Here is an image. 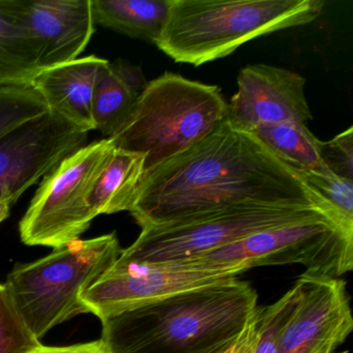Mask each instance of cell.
I'll return each instance as SVG.
<instances>
[{"instance_id":"cell-22","label":"cell","mask_w":353,"mask_h":353,"mask_svg":"<svg viewBox=\"0 0 353 353\" xmlns=\"http://www.w3.org/2000/svg\"><path fill=\"white\" fill-rule=\"evenodd\" d=\"M47 111L44 100L28 84L0 85V137Z\"/></svg>"},{"instance_id":"cell-17","label":"cell","mask_w":353,"mask_h":353,"mask_svg":"<svg viewBox=\"0 0 353 353\" xmlns=\"http://www.w3.org/2000/svg\"><path fill=\"white\" fill-rule=\"evenodd\" d=\"M92 9L96 26L156 44L169 0H92Z\"/></svg>"},{"instance_id":"cell-19","label":"cell","mask_w":353,"mask_h":353,"mask_svg":"<svg viewBox=\"0 0 353 353\" xmlns=\"http://www.w3.org/2000/svg\"><path fill=\"white\" fill-rule=\"evenodd\" d=\"M40 71L32 42L0 0V85H30Z\"/></svg>"},{"instance_id":"cell-27","label":"cell","mask_w":353,"mask_h":353,"mask_svg":"<svg viewBox=\"0 0 353 353\" xmlns=\"http://www.w3.org/2000/svg\"><path fill=\"white\" fill-rule=\"evenodd\" d=\"M11 205L6 202H0V224L10 216Z\"/></svg>"},{"instance_id":"cell-20","label":"cell","mask_w":353,"mask_h":353,"mask_svg":"<svg viewBox=\"0 0 353 353\" xmlns=\"http://www.w3.org/2000/svg\"><path fill=\"white\" fill-rule=\"evenodd\" d=\"M303 185L334 214L344 228L353 231V181L321 170L293 169Z\"/></svg>"},{"instance_id":"cell-7","label":"cell","mask_w":353,"mask_h":353,"mask_svg":"<svg viewBox=\"0 0 353 353\" xmlns=\"http://www.w3.org/2000/svg\"><path fill=\"white\" fill-rule=\"evenodd\" d=\"M187 262L212 266L301 264L305 274L340 278L353 268V231L326 214L258 231Z\"/></svg>"},{"instance_id":"cell-25","label":"cell","mask_w":353,"mask_h":353,"mask_svg":"<svg viewBox=\"0 0 353 353\" xmlns=\"http://www.w3.org/2000/svg\"><path fill=\"white\" fill-rule=\"evenodd\" d=\"M28 353H111L102 340L80 343L69 346H44L40 344Z\"/></svg>"},{"instance_id":"cell-16","label":"cell","mask_w":353,"mask_h":353,"mask_svg":"<svg viewBox=\"0 0 353 353\" xmlns=\"http://www.w3.org/2000/svg\"><path fill=\"white\" fill-rule=\"evenodd\" d=\"M144 165V154L115 148L90 195V205L97 216L131 212L145 174Z\"/></svg>"},{"instance_id":"cell-2","label":"cell","mask_w":353,"mask_h":353,"mask_svg":"<svg viewBox=\"0 0 353 353\" xmlns=\"http://www.w3.org/2000/svg\"><path fill=\"white\" fill-rule=\"evenodd\" d=\"M257 301L249 283L229 279L107 318L101 340L111 353H225Z\"/></svg>"},{"instance_id":"cell-6","label":"cell","mask_w":353,"mask_h":353,"mask_svg":"<svg viewBox=\"0 0 353 353\" xmlns=\"http://www.w3.org/2000/svg\"><path fill=\"white\" fill-rule=\"evenodd\" d=\"M320 214H326L334 221L319 208L260 204L230 206L142 228L137 239L127 249L121 250L117 261L123 264L187 261L258 231Z\"/></svg>"},{"instance_id":"cell-24","label":"cell","mask_w":353,"mask_h":353,"mask_svg":"<svg viewBox=\"0 0 353 353\" xmlns=\"http://www.w3.org/2000/svg\"><path fill=\"white\" fill-rule=\"evenodd\" d=\"M322 164L334 174L353 181V128L327 142H320Z\"/></svg>"},{"instance_id":"cell-9","label":"cell","mask_w":353,"mask_h":353,"mask_svg":"<svg viewBox=\"0 0 353 353\" xmlns=\"http://www.w3.org/2000/svg\"><path fill=\"white\" fill-rule=\"evenodd\" d=\"M245 266L202 265L193 262L115 263L81 295V301L104 321L129 310L183 291L237 278Z\"/></svg>"},{"instance_id":"cell-21","label":"cell","mask_w":353,"mask_h":353,"mask_svg":"<svg viewBox=\"0 0 353 353\" xmlns=\"http://www.w3.org/2000/svg\"><path fill=\"white\" fill-rule=\"evenodd\" d=\"M299 295L301 283L297 280L292 288L276 303L259 307L253 353H279L281 336L299 301Z\"/></svg>"},{"instance_id":"cell-13","label":"cell","mask_w":353,"mask_h":353,"mask_svg":"<svg viewBox=\"0 0 353 353\" xmlns=\"http://www.w3.org/2000/svg\"><path fill=\"white\" fill-rule=\"evenodd\" d=\"M299 74L268 65H247L237 78V92L228 103L227 121L251 133L261 125L305 123L313 119Z\"/></svg>"},{"instance_id":"cell-10","label":"cell","mask_w":353,"mask_h":353,"mask_svg":"<svg viewBox=\"0 0 353 353\" xmlns=\"http://www.w3.org/2000/svg\"><path fill=\"white\" fill-rule=\"evenodd\" d=\"M88 132L51 111L0 137V202L13 205L41 179L86 145Z\"/></svg>"},{"instance_id":"cell-3","label":"cell","mask_w":353,"mask_h":353,"mask_svg":"<svg viewBox=\"0 0 353 353\" xmlns=\"http://www.w3.org/2000/svg\"><path fill=\"white\" fill-rule=\"evenodd\" d=\"M324 5L323 0H169L156 46L176 63L199 67L258 37L311 23Z\"/></svg>"},{"instance_id":"cell-26","label":"cell","mask_w":353,"mask_h":353,"mask_svg":"<svg viewBox=\"0 0 353 353\" xmlns=\"http://www.w3.org/2000/svg\"><path fill=\"white\" fill-rule=\"evenodd\" d=\"M258 312H259V307H258L257 311H256L255 315L252 318L251 321L245 326L243 334L225 353H253L256 340Z\"/></svg>"},{"instance_id":"cell-5","label":"cell","mask_w":353,"mask_h":353,"mask_svg":"<svg viewBox=\"0 0 353 353\" xmlns=\"http://www.w3.org/2000/svg\"><path fill=\"white\" fill-rule=\"evenodd\" d=\"M117 233L76 239L46 257L17 264L6 288L16 311L40 341L49 330L80 314L90 313L81 295L119 259Z\"/></svg>"},{"instance_id":"cell-1","label":"cell","mask_w":353,"mask_h":353,"mask_svg":"<svg viewBox=\"0 0 353 353\" xmlns=\"http://www.w3.org/2000/svg\"><path fill=\"white\" fill-rule=\"evenodd\" d=\"M243 204L319 208L334 214L253 134L226 121L146 173L132 216L142 228ZM342 227V226H341Z\"/></svg>"},{"instance_id":"cell-14","label":"cell","mask_w":353,"mask_h":353,"mask_svg":"<svg viewBox=\"0 0 353 353\" xmlns=\"http://www.w3.org/2000/svg\"><path fill=\"white\" fill-rule=\"evenodd\" d=\"M107 59L88 55L63 65L41 70L30 86L47 108L82 131H94L92 100L101 70Z\"/></svg>"},{"instance_id":"cell-8","label":"cell","mask_w":353,"mask_h":353,"mask_svg":"<svg viewBox=\"0 0 353 353\" xmlns=\"http://www.w3.org/2000/svg\"><path fill=\"white\" fill-rule=\"evenodd\" d=\"M114 150L109 138L92 142L43 179L20 221V236L26 245L57 249L79 239L90 228L97 218L90 195Z\"/></svg>"},{"instance_id":"cell-11","label":"cell","mask_w":353,"mask_h":353,"mask_svg":"<svg viewBox=\"0 0 353 353\" xmlns=\"http://www.w3.org/2000/svg\"><path fill=\"white\" fill-rule=\"evenodd\" d=\"M297 280L301 295L281 336L279 353H334L353 330L346 282L305 272Z\"/></svg>"},{"instance_id":"cell-4","label":"cell","mask_w":353,"mask_h":353,"mask_svg":"<svg viewBox=\"0 0 353 353\" xmlns=\"http://www.w3.org/2000/svg\"><path fill=\"white\" fill-rule=\"evenodd\" d=\"M227 114L228 103L219 86L166 72L148 82L109 139L115 148L144 154L146 174L195 145Z\"/></svg>"},{"instance_id":"cell-12","label":"cell","mask_w":353,"mask_h":353,"mask_svg":"<svg viewBox=\"0 0 353 353\" xmlns=\"http://www.w3.org/2000/svg\"><path fill=\"white\" fill-rule=\"evenodd\" d=\"M1 3L32 42L41 70L79 59L96 30L92 0H1Z\"/></svg>"},{"instance_id":"cell-18","label":"cell","mask_w":353,"mask_h":353,"mask_svg":"<svg viewBox=\"0 0 353 353\" xmlns=\"http://www.w3.org/2000/svg\"><path fill=\"white\" fill-rule=\"evenodd\" d=\"M268 150L291 169L321 170L320 140L305 123L265 125L251 132Z\"/></svg>"},{"instance_id":"cell-23","label":"cell","mask_w":353,"mask_h":353,"mask_svg":"<svg viewBox=\"0 0 353 353\" xmlns=\"http://www.w3.org/2000/svg\"><path fill=\"white\" fill-rule=\"evenodd\" d=\"M40 344L16 311L5 284H0V353H28Z\"/></svg>"},{"instance_id":"cell-15","label":"cell","mask_w":353,"mask_h":353,"mask_svg":"<svg viewBox=\"0 0 353 353\" xmlns=\"http://www.w3.org/2000/svg\"><path fill=\"white\" fill-rule=\"evenodd\" d=\"M146 82L139 67L127 61H108L94 88L92 117L94 130L111 137L129 117Z\"/></svg>"}]
</instances>
